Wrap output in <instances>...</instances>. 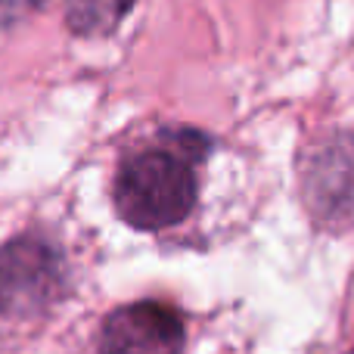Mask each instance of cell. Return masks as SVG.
<instances>
[{"label": "cell", "mask_w": 354, "mask_h": 354, "mask_svg": "<svg viewBox=\"0 0 354 354\" xmlns=\"http://www.w3.org/2000/svg\"><path fill=\"white\" fill-rule=\"evenodd\" d=\"M208 140L196 131H174L159 143L124 159L115 177V208L137 230H165L193 212L196 165Z\"/></svg>", "instance_id": "1"}, {"label": "cell", "mask_w": 354, "mask_h": 354, "mask_svg": "<svg viewBox=\"0 0 354 354\" xmlns=\"http://www.w3.org/2000/svg\"><path fill=\"white\" fill-rule=\"evenodd\" d=\"M134 0H66V22L75 35L97 37L118 28Z\"/></svg>", "instance_id": "4"}, {"label": "cell", "mask_w": 354, "mask_h": 354, "mask_svg": "<svg viewBox=\"0 0 354 354\" xmlns=\"http://www.w3.org/2000/svg\"><path fill=\"white\" fill-rule=\"evenodd\" d=\"M59 283V255L41 239H16L0 252V308L35 311Z\"/></svg>", "instance_id": "3"}, {"label": "cell", "mask_w": 354, "mask_h": 354, "mask_svg": "<svg viewBox=\"0 0 354 354\" xmlns=\"http://www.w3.org/2000/svg\"><path fill=\"white\" fill-rule=\"evenodd\" d=\"M183 342L187 333L174 308L134 301L106 317L100 354H180Z\"/></svg>", "instance_id": "2"}]
</instances>
